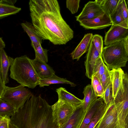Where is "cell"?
I'll use <instances>...</instances> for the list:
<instances>
[{
	"mask_svg": "<svg viewBox=\"0 0 128 128\" xmlns=\"http://www.w3.org/2000/svg\"><path fill=\"white\" fill-rule=\"evenodd\" d=\"M32 24L42 40L54 45L66 44L74 32L62 17L56 0H30L29 2Z\"/></svg>",
	"mask_w": 128,
	"mask_h": 128,
	"instance_id": "obj_1",
	"label": "cell"
},
{
	"mask_svg": "<svg viewBox=\"0 0 128 128\" xmlns=\"http://www.w3.org/2000/svg\"><path fill=\"white\" fill-rule=\"evenodd\" d=\"M18 128H60L52 115L51 106L40 95H32L10 118Z\"/></svg>",
	"mask_w": 128,
	"mask_h": 128,
	"instance_id": "obj_2",
	"label": "cell"
},
{
	"mask_svg": "<svg viewBox=\"0 0 128 128\" xmlns=\"http://www.w3.org/2000/svg\"><path fill=\"white\" fill-rule=\"evenodd\" d=\"M10 70V78L24 86L33 89L38 85L40 79L26 55L15 58Z\"/></svg>",
	"mask_w": 128,
	"mask_h": 128,
	"instance_id": "obj_3",
	"label": "cell"
},
{
	"mask_svg": "<svg viewBox=\"0 0 128 128\" xmlns=\"http://www.w3.org/2000/svg\"><path fill=\"white\" fill-rule=\"evenodd\" d=\"M128 38L103 48L101 56L109 70L126 66L128 60Z\"/></svg>",
	"mask_w": 128,
	"mask_h": 128,
	"instance_id": "obj_4",
	"label": "cell"
},
{
	"mask_svg": "<svg viewBox=\"0 0 128 128\" xmlns=\"http://www.w3.org/2000/svg\"><path fill=\"white\" fill-rule=\"evenodd\" d=\"M32 95L28 89L20 84L14 87L6 86L1 98L12 105L17 111Z\"/></svg>",
	"mask_w": 128,
	"mask_h": 128,
	"instance_id": "obj_5",
	"label": "cell"
},
{
	"mask_svg": "<svg viewBox=\"0 0 128 128\" xmlns=\"http://www.w3.org/2000/svg\"><path fill=\"white\" fill-rule=\"evenodd\" d=\"M52 115L60 128L67 121L71 115L78 108L64 101L58 100L51 106Z\"/></svg>",
	"mask_w": 128,
	"mask_h": 128,
	"instance_id": "obj_6",
	"label": "cell"
},
{
	"mask_svg": "<svg viewBox=\"0 0 128 128\" xmlns=\"http://www.w3.org/2000/svg\"><path fill=\"white\" fill-rule=\"evenodd\" d=\"M104 13L99 4L95 1H90L85 4L81 13L75 17L76 20L80 22L95 18Z\"/></svg>",
	"mask_w": 128,
	"mask_h": 128,
	"instance_id": "obj_7",
	"label": "cell"
},
{
	"mask_svg": "<svg viewBox=\"0 0 128 128\" xmlns=\"http://www.w3.org/2000/svg\"><path fill=\"white\" fill-rule=\"evenodd\" d=\"M128 38V28L118 25H112L106 33L104 44L107 46Z\"/></svg>",
	"mask_w": 128,
	"mask_h": 128,
	"instance_id": "obj_8",
	"label": "cell"
},
{
	"mask_svg": "<svg viewBox=\"0 0 128 128\" xmlns=\"http://www.w3.org/2000/svg\"><path fill=\"white\" fill-rule=\"evenodd\" d=\"M119 125L116 110L113 102L97 124L96 128H117Z\"/></svg>",
	"mask_w": 128,
	"mask_h": 128,
	"instance_id": "obj_9",
	"label": "cell"
},
{
	"mask_svg": "<svg viewBox=\"0 0 128 128\" xmlns=\"http://www.w3.org/2000/svg\"><path fill=\"white\" fill-rule=\"evenodd\" d=\"M79 22L80 26L86 29H100L112 24L109 16L105 13L95 18L82 20Z\"/></svg>",
	"mask_w": 128,
	"mask_h": 128,
	"instance_id": "obj_10",
	"label": "cell"
},
{
	"mask_svg": "<svg viewBox=\"0 0 128 128\" xmlns=\"http://www.w3.org/2000/svg\"><path fill=\"white\" fill-rule=\"evenodd\" d=\"M88 51L84 64L86 69L85 74L88 78L91 79L96 61L101 56L96 48L92 41Z\"/></svg>",
	"mask_w": 128,
	"mask_h": 128,
	"instance_id": "obj_11",
	"label": "cell"
},
{
	"mask_svg": "<svg viewBox=\"0 0 128 128\" xmlns=\"http://www.w3.org/2000/svg\"><path fill=\"white\" fill-rule=\"evenodd\" d=\"M14 60V59L7 55L4 49L0 50V74L5 84L9 82L8 70Z\"/></svg>",
	"mask_w": 128,
	"mask_h": 128,
	"instance_id": "obj_12",
	"label": "cell"
},
{
	"mask_svg": "<svg viewBox=\"0 0 128 128\" xmlns=\"http://www.w3.org/2000/svg\"><path fill=\"white\" fill-rule=\"evenodd\" d=\"M35 70L40 79L50 77L55 74L53 69L47 63L39 59L32 60Z\"/></svg>",
	"mask_w": 128,
	"mask_h": 128,
	"instance_id": "obj_13",
	"label": "cell"
},
{
	"mask_svg": "<svg viewBox=\"0 0 128 128\" xmlns=\"http://www.w3.org/2000/svg\"><path fill=\"white\" fill-rule=\"evenodd\" d=\"M93 36L92 33H90L84 35L81 41L70 54L73 60H79L81 57L88 51Z\"/></svg>",
	"mask_w": 128,
	"mask_h": 128,
	"instance_id": "obj_14",
	"label": "cell"
},
{
	"mask_svg": "<svg viewBox=\"0 0 128 128\" xmlns=\"http://www.w3.org/2000/svg\"><path fill=\"white\" fill-rule=\"evenodd\" d=\"M110 72L114 99L122 84L125 73L121 68L113 69Z\"/></svg>",
	"mask_w": 128,
	"mask_h": 128,
	"instance_id": "obj_15",
	"label": "cell"
},
{
	"mask_svg": "<svg viewBox=\"0 0 128 128\" xmlns=\"http://www.w3.org/2000/svg\"><path fill=\"white\" fill-rule=\"evenodd\" d=\"M82 107L77 108L66 122L60 128H78L89 108L86 112H84L82 111Z\"/></svg>",
	"mask_w": 128,
	"mask_h": 128,
	"instance_id": "obj_16",
	"label": "cell"
},
{
	"mask_svg": "<svg viewBox=\"0 0 128 128\" xmlns=\"http://www.w3.org/2000/svg\"><path fill=\"white\" fill-rule=\"evenodd\" d=\"M56 91L58 95V100L68 102L76 108L82 106L83 100L78 98L65 88L60 87L56 89Z\"/></svg>",
	"mask_w": 128,
	"mask_h": 128,
	"instance_id": "obj_17",
	"label": "cell"
},
{
	"mask_svg": "<svg viewBox=\"0 0 128 128\" xmlns=\"http://www.w3.org/2000/svg\"><path fill=\"white\" fill-rule=\"evenodd\" d=\"M83 93L84 97L82 107L83 112H86L98 97L96 95L91 84H88L85 87Z\"/></svg>",
	"mask_w": 128,
	"mask_h": 128,
	"instance_id": "obj_18",
	"label": "cell"
},
{
	"mask_svg": "<svg viewBox=\"0 0 128 128\" xmlns=\"http://www.w3.org/2000/svg\"><path fill=\"white\" fill-rule=\"evenodd\" d=\"M104 102L102 97L97 98L89 108L88 113L78 128H86L100 106Z\"/></svg>",
	"mask_w": 128,
	"mask_h": 128,
	"instance_id": "obj_19",
	"label": "cell"
},
{
	"mask_svg": "<svg viewBox=\"0 0 128 128\" xmlns=\"http://www.w3.org/2000/svg\"><path fill=\"white\" fill-rule=\"evenodd\" d=\"M21 25L29 37L31 43L37 44H42V39L37 33L32 24L26 22L22 23Z\"/></svg>",
	"mask_w": 128,
	"mask_h": 128,
	"instance_id": "obj_20",
	"label": "cell"
},
{
	"mask_svg": "<svg viewBox=\"0 0 128 128\" xmlns=\"http://www.w3.org/2000/svg\"><path fill=\"white\" fill-rule=\"evenodd\" d=\"M69 84L71 87H74L76 84L68 80L66 78H62L56 76L55 74L51 76L44 79H40L38 85L40 87L48 86L50 84Z\"/></svg>",
	"mask_w": 128,
	"mask_h": 128,
	"instance_id": "obj_21",
	"label": "cell"
},
{
	"mask_svg": "<svg viewBox=\"0 0 128 128\" xmlns=\"http://www.w3.org/2000/svg\"><path fill=\"white\" fill-rule=\"evenodd\" d=\"M122 1L109 17L112 22V25H118L128 28V24L126 22L122 12L121 5Z\"/></svg>",
	"mask_w": 128,
	"mask_h": 128,
	"instance_id": "obj_22",
	"label": "cell"
},
{
	"mask_svg": "<svg viewBox=\"0 0 128 128\" xmlns=\"http://www.w3.org/2000/svg\"><path fill=\"white\" fill-rule=\"evenodd\" d=\"M122 0H96L95 1L99 4L104 13L108 16L115 10Z\"/></svg>",
	"mask_w": 128,
	"mask_h": 128,
	"instance_id": "obj_23",
	"label": "cell"
},
{
	"mask_svg": "<svg viewBox=\"0 0 128 128\" xmlns=\"http://www.w3.org/2000/svg\"><path fill=\"white\" fill-rule=\"evenodd\" d=\"M112 103L108 106H106L104 102H102L92 118L90 122L86 128H94L100 120L108 108Z\"/></svg>",
	"mask_w": 128,
	"mask_h": 128,
	"instance_id": "obj_24",
	"label": "cell"
},
{
	"mask_svg": "<svg viewBox=\"0 0 128 128\" xmlns=\"http://www.w3.org/2000/svg\"><path fill=\"white\" fill-rule=\"evenodd\" d=\"M21 8L0 2V18L15 14L19 12Z\"/></svg>",
	"mask_w": 128,
	"mask_h": 128,
	"instance_id": "obj_25",
	"label": "cell"
},
{
	"mask_svg": "<svg viewBox=\"0 0 128 128\" xmlns=\"http://www.w3.org/2000/svg\"><path fill=\"white\" fill-rule=\"evenodd\" d=\"M16 111L12 105L0 98V116H11Z\"/></svg>",
	"mask_w": 128,
	"mask_h": 128,
	"instance_id": "obj_26",
	"label": "cell"
},
{
	"mask_svg": "<svg viewBox=\"0 0 128 128\" xmlns=\"http://www.w3.org/2000/svg\"><path fill=\"white\" fill-rule=\"evenodd\" d=\"M31 45L34 50L35 58L39 59L47 63L48 61V50L46 49L43 48L41 44H37L31 43Z\"/></svg>",
	"mask_w": 128,
	"mask_h": 128,
	"instance_id": "obj_27",
	"label": "cell"
},
{
	"mask_svg": "<svg viewBox=\"0 0 128 128\" xmlns=\"http://www.w3.org/2000/svg\"><path fill=\"white\" fill-rule=\"evenodd\" d=\"M107 68L102 56H100L96 61L93 70V75L97 77L100 82L101 77L104 73Z\"/></svg>",
	"mask_w": 128,
	"mask_h": 128,
	"instance_id": "obj_28",
	"label": "cell"
},
{
	"mask_svg": "<svg viewBox=\"0 0 128 128\" xmlns=\"http://www.w3.org/2000/svg\"><path fill=\"white\" fill-rule=\"evenodd\" d=\"M102 97L106 106H108L113 102L114 98L112 96V91L111 84H109L106 87Z\"/></svg>",
	"mask_w": 128,
	"mask_h": 128,
	"instance_id": "obj_29",
	"label": "cell"
},
{
	"mask_svg": "<svg viewBox=\"0 0 128 128\" xmlns=\"http://www.w3.org/2000/svg\"><path fill=\"white\" fill-rule=\"evenodd\" d=\"M92 41L93 42L96 48L101 56L103 48L102 37L98 34H95L93 36Z\"/></svg>",
	"mask_w": 128,
	"mask_h": 128,
	"instance_id": "obj_30",
	"label": "cell"
},
{
	"mask_svg": "<svg viewBox=\"0 0 128 128\" xmlns=\"http://www.w3.org/2000/svg\"><path fill=\"white\" fill-rule=\"evenodd\" d=\"M80 2V0H67L66 1V7L72 14H74L77 12L79 7Z\"/></svg>",
	"mask_w": 128,
	"mask_h": 128,
	"instance_id": "obj_31",
	"label": "cell"
},
{
	"mask_svg": "<svg viewBox=\"0 0 128 128\" xmlns=\"http://www.w3.org/2000/svg\"><path fill=\"white\" fill-rule=\"evenodd\" d=\"M110 70L107 67L104 74L102 76L100 82L104 90L107 86L111 84Z\"/></svg>",
	"mask_w": 128,
	"mask_h": 128,
	"instance_id": "obj_32",
	"label": "cell"
},
{
	"mask_svg": "<svg viewBox=\"0 0 128 128\" xmlns=\"http://www.w3.org/2000/svg\"><path fill=\"white\" fill-rule=\"evenodd\" d=\"M121 9L123 16L126 23L128 24V12L125 0L121 2Z\"/></svg>",
	"mask_w": 128,
	"mask_h": 128,
	"instance_id": "obj_33",
	"label": "cell"
},
{
	"mask_svg": "<svg viewBox=\"0 0 128 128\" xmlns=\"http://www.w3.org/2000/svg\"><path fill=\"white\" fill-rule=\"evenodd\" d=\"M93 89L97 97L102 96L104 90L100 82L93 88Z\"/></svg>",
	"mask_w": 128,
	"mask_h": 128,
	"instance_id": "obj_34",
	"label": "cell"
},
{
	"mask_svg": "<svg viewBox=\"0 0 128 128\" xmlns=\"http://www.w3.org/2000/svg\"><path fill=\"white\" fill-rule=\"evenodd\" d=\"M6 86L3 82L0 74V98H1Z\"/></svg>",
	"mask_w": 128,
	"mask_h": 128,
	"instance_id": "obj_35",
	"label": "cell"
},
{
	"mask_svg": "<svg viewBox=\"0 0 128 128\" xmlns=\"http://www.w3.org/2000/svg\"><path fill=\"white\" fill-rule=\"evenodd\" d=\"M10 119L6 120L2 123L0 125V128H9Z\"/></svg>",
	"mask_w": 128,
	"mask_h": 128,
	"instance_id": "obj_36",
	"label": "cell"
},
{
	"mask_svg": "<svg viewBox=\"0 0 128 128\" xmlns=\"http://www.w3.org/2000/svg\"><path fill=\"white\" fill-rule=\"evenodd\" d=\"M16 1V0H2V3L4 4L14 6V4Z\"/></svg>",
	"mask_w": 128,
	"mask_h": 128,
	"instance_id": "obj_37",
	"label": "cell"
},
{
	"mask_svg": "<svg viewBox=\"0 0 128 128\" xmlns=\"http://www.w3.org/2000/svg\"><path fill=\"white\" fill-rule=\"evenodd\" d=\"M10 118V116H0V125L3 122Z\"/></svg>",
	"mask_w": 128,
	"mask_h": 128,
	"instance_id": "obj_38",
	"label": "cell"
},
{
	"mask_svg": "<svg viewBox=\"0 0 128 128\" xmlns=\"http://www.w3.org/2000/svg\"><path fill=\"white\" fill-rule=\"evenodd\" d=\"M5 47V44L2 38L0 37V50L4 49Z\"/></svg>",
	"mask_w": 128,
	"mask_h": 128,
	"instance_id": "obj_39",
	"label": "cell"
},
{
	"mask_svg": "<svg viewBox=\"0 0 128 128\" xmlns=\"http://www.w3.org/2000/svg\"><path fill=\"white\" fill-rule=\"evenodd\" d=\"M9 128H18L17 126L14 124L12 123L10 121Z\"/></svg>",
	"mask_w": 128,
	"mask_h": 128,
	"instance_id": "obj_40",
	"label": "cell"
},
{
	"mask_svg": "<svg viewBox=\"0 0 128 128\" xmlns=\"http://www.w3.org/2000/svg\"><path fill=\"white\" fill-rule=\"evenodd\" d=\"M117 128H122V127H121L120 125H119L118 127Z\"/></svg>",
	"mask_w": 128,
	"mask_h": 128,
	"instance_id": "obj_41",
	"label": "cell"
},
{
	"mask_svg": "<svg viewBox=\"0 0 128 128\" xmlns=\"http://www.w3.org/2000/svg\"><path fill=\"white\" fill-rule=\"evenodd\" d=\"M2 0H0V2H2Z\"/></svg>",
	"mask_w": 128,
	"mask_h": 128,
	"instance_id": "obj_42",
	"label": "cell"
}]
</instances>
